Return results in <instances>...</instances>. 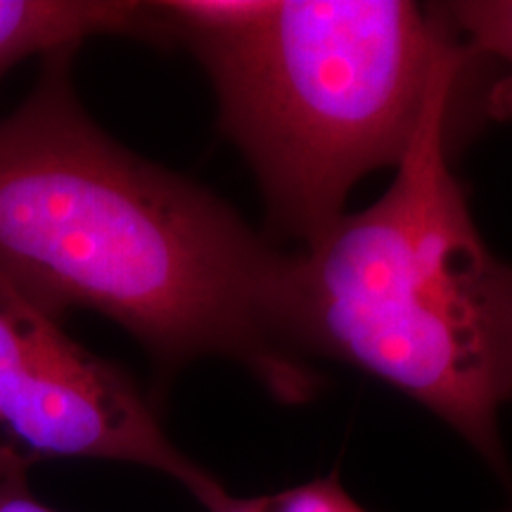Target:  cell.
Returning <instances> with one entry per match:
<instances>
[{
  "instance_id": "obj_8",
  "label": "cell",
  "mask_w": 512,
  "mask_h": 512,
  "mask_svg": "<svg viewBox=\"0 0 512 512\" xmlns=\"http://www.w3.org/2000/svg\"><path fill=\"white\" fill-rule=\"evenodd\" d=\"M0 512H57L36 498L29 479H0Z\"/></svg>"
},
{
  "instance_id": "obj_5",
  "label": "cell",
  "mask_w": 512,
  "mask_h": 512,
  "mask_svg": "<svg viewBox=\"0 0 512 512\" xmlns=\"http://www.w3.org/2000/svg\"><path fill=\"white\" fill-rule=\"evenodd\" d=\"M93 36L169 46L155 3L131 0H0V81L29 57L81 48Z\"/></svg>"
},
{
  "instance_id": "obj_3",
  "label": "cell",
  "mask_w": 512,
  "mask_h": 512,
  "mask_svg": "<svg viewBox=\"0 0 512 512\" xmlns=\"http://www.w3.org/2000/svg\"><path fill=\"white\" fill-rule=\"evenodd\" d=\"M169 46L207 69L268 211L309 245L361 176L399 164L446 67L477 53L406 0H164Z\"/></svg>"
},
{
  "instance_id": "obj_7",
  "label": "cell",
  "mask_w": 512,
  "mask_h": 512,
  "mask_svg": "<svg viewBox=\"0 0 512 512\" xmlns=\"http://www.w3.org/2000/svg\"><path fill=\"white\" fill-rule=\"evenodd\" d=\"M209 512H366L351 498L337 475L313 479L273 496L233 498L226 496Z\"/></svg>"
},
{
  "instance_id": "obj_6",
  "label": "cell",
  "mask_w": 512,
  "mask_h": 512,
  "mask_svg": "<svg viewBox=\"0 0 512 512\" xmlns=\"http://www.w3.org/2000/svg\"><path fill=\"white\" fill-rule=\"evenodd\" d=\"M444 12L467 46L512 67V0L453 3Z\"/></svg>"
},
{
  "instance_id": "obj_1",
  "label": "cell",
  "mask_w": 512,
  "mask_h": 512,
  "mask_svg": "<svg viewBox=\"0 0 512 512\" xmlns=\"http://www.w3.org/2000/svg\"><path fill=\"white\" fill-rule=\"evenodd\" d=\"M74 57H43L34 88L0 119V275L55 320H114L164 370L223 356L283 403L313 399L294 256L107 136L76 95Z\"/></svg>"
},
{
  "instance_id": "obj_4",
  "label": "cell",
  "mask_w": 512,
  "mask_h": 512,
  "mask_svg": "<svg viewBox=\"0 0 512 512\" xmlns=\"http://www.w3.org/2000/svg\"><path fill=\"white\" fill-rule=\"evenodd\" d=\"M91 458L162 472L207 512L228 491L166 437L131 375L95 356L0 275V479Z\"/></svg>"
},
{
  "instance_id": "obj_2",
  "label": "cell",
  "mask_w": 512,
  "mask_h": 512,
  "mask_svg": "<svg viewBox=\"0 0 512 512\" xmlns=\"http://www.w3.org/2000/svg\"><path fill=\"white\" fill-rule=\"evenodd\" d=\"M446 67L389 190L294 254L306 351L342 358L437 413L510 486L498 413L512 403V266L486 245L448 164L460 76Z\"/></svg>"
}]
</instances>
